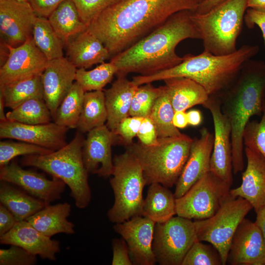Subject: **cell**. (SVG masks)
Listing matches in <instances>:
<instances>
[{"instance_id": "obj_1", "label": "cell", "mask_w": 265, "mask_h": 265, "mask_svg": "<svg viewBox=\"0 0 265 265\" xmlns=\"http://www.w3.org/2000/svg\"><path fill=\"white\" fill-rule=\"evenodd\" d=\"M198 4L196 0H122L103 11L87 29L101 41L112 57L150 34L174 14L194 10Z\"/></svg>"}, {"instance_id": "obj_2", "label": "cell", "mask_w": 265, "mask_h": 265, "mask_svg": "<svg viewBox=\"0 0 265 265\" xmlns=\"http://www.w3.org/2000/svg\"><path fill=\"white\" fill-rule=\"evenodd\" d=\"M191 13L185 10L174 14L150 34L112 56L110 61L117 69V76L131 73L148 76L181 63L184 57L177 54L178 45L186 39H201Z\"/></svg>"}, {"instance_id": "obj_3", "label": "cell", "mask_w": 265, "mask_h": 265, "mask_svg": "<svg viewBox=\"0 0 265 265\" xmlns=\"http://www.w3.org/2000/svg\"><path fill=\"white\" fill-rule=\"evenodd\" d=\"M259 50L257 45H244L226 55H215L204 50L196 55L187 54L181 63L173 68L151 75L134 76L132 80L139 86L173 77H186L201 85L209 96L219 97L234 84L245 63Z\"/></svg>"}, {"instance_id": "obj_4", "label": "cell", "mask_w": 265, "mask_h": 265, "mask_svg": "<svg viewBox=\"0 0 265 265\" xmlns=\"http://www.w3.org/2000/svg\"><path fill=\"white\" fill-rule=\"evenodd\" d=\"M221 111L231 127L233 173L244 168L243 133L254 115L262 116L265 100V62L250 59L234 84L219 97Z\"/></svg>"}, {"instance_id": "obj_5", "label": "cell", "mask_w": 265, "mask_h": 265, "mask_svg": "<svg viewBox=\"0 0 265 265\" xmlns=\"http://www.w3.org/2000/svg\"><path fill=\"white\" fill-rule=\"evenodd\" d=\"M84 139L82 133L78 131L73 139L61 149L46 155L25 156L20 162L23 166L37 168L63 181L80 209L86 208L91 199L88 173L82 156Z\"/></svg>"}, {"instance_id": "obj_6", "label": "cell", "mask_w": 265, "mask_h": 265, "mask_svg": "<svg viewBox=\"0 0 265 265\" xmlns=\"http://www.w3.org/2000/svg\"><path fill=\"white\" fill-rule=\"evenodd\" d=\"M192 138L185 134L159 138L156 145L140 142L126 146L139 161L146 185L159 183L170 188L176 185L189 156Z\"/></svg>"}, {"instance_id": "obj_7", "label": "cell", "mask_w": 265, "mask_h": 265, "mask_svg": "<svg viewBox=\"0 0 265 265\" xmlns=\"http://www.w3.org/2000/svg\"><path fill=\"white\" fill-rule=\"evenodd\" d=\"M248 0H225L204 13L192 10L191 18L201 36L204 50L218 55L237 50Z\"/></svg>"}, {"instance_id": "obj_8", "label": "cell", "mask_w": 265, "mask_h": 265, "mask_svg": "<svg viewBox=\"0 0 265 265\" xmlns=\"http://www.w3.org/2000/svg\"><path fill=\"white\" fill-rule=\"evenodd\" d=\"M113 161L114 169L109 182L114 202L107 216L115 224L141 215L142 192L146 183L139 161L130 152L126 150L115 155Z\"/></svg>"}, {"instance_id": "obj_9", "label": "cell", "mask_w": 265, "mask_h": 265, "mask_svg": "<svg viewBox=\"0 0 265 265\" xmlns=\"http://www.w3.org/2000/svg\"><path fill=\"white\" fill-rule=\"evenodd\" d=\"M246 200L230 194L212 216L194 221L198 240L207 242L219 252L222 265L227 260L234 235L241 221L252 209Z\"/></svg>"}, {"instance_id": "obj_10", "label": "cell", "mask_w": 265, "mask_h": 265, "mask_svg": "<svg viewBox=\"0 0 265 265\" xmlns=\"http://www.w3.org/2000/svg\"><path fill=\"white\" fill-rule=\"evenodd\" d=\"M231 186L209 172L176 198V215L195 220L212 216L230 195Z\"/></svg>"}, {"instance_id": "obj_11", "label": "cell", "mask_w": 265, "mask_h": 265, "mask_svg": "<svg viewBox=\"0 0 265 265\" xmlns=\"http://www.w3.org/2000/svg\"><path fill=\"white\" fill-rule=\"evenodd\" d=\"M197 237L194 221L177 215L155 224L152 249L160 265H181Z\"/></svg>"}, {"instance_id": "obj_12", "label": "cell", "mask_w": 265, "mask_h": 265, "mask_svg": "<svg viewBox=\"0 0 265 265\" xmlns=\"http://www.w3.org/2000/svg\"><path fill=\"white\" fill-rule=\"evenodd\" d=\"M203 106L210 111L214 126L210 171L231 186L233 182V167L230 122L221 111L218 97L210 96Z\"/></svg>"}, {"instance_id": "obj_13", "label": "cell", "mask_w": 265, "mask_h": 265, "mask_svg": "<svg viewBox=\"0 0 265 265\" xmlns=\"http://www.w3.org/2000/svg\"><path fill=\"white\" fill-rule=\"evenodd\" d=\"M0 180L10 183L48 205L61 198L66 187L62 180L32 170L23 169L13 159L0 167Z\"/></svg>"}, {"instance_id": "obj_14", "label": "cell", "mask_w": 265, "mask_h": 265, "mask_svg": "<svg viewBox=\"0 0 265 265\" xmlns=\"http://www.w3.org/2000/svg\"><path fill=\"white\" fill-rule=\"evenodd\" d=\"M8 53L0 68V87L41 74L48 60L35 44L32 36L22 44H4Z\"/></svg>"}, {"instance_id": "obj_15", "label": "cell", "mask_w": 265, "mask_h": 265, "mask_svg": "<svg viewBox=\"0 0 265 265\" xmlns=\"http://www.w3.org/2000/svg\"><path fill=\"white\" fill-rule=\"evenodd\" d=\"M155 224L148 218L139 215L113 225L115 232L126 241L133 265L157 263L152 249Z\"/></svg>"}, {"instance_id": "obj_16", "label": "cell", "mask_w": 265, "mask_h": 265, "mask_svg": "<svg viewBox=\"0 0 265 265\" xmlns=\"http://www.w3.org/2000/svg\"><path fill=\"white\" fill-rule=\"evenodd\" d=\"M69 129L54 122L29 125L7 120L0 122V137L26 142L55 151L67 144L66 134Z\"/></svg>"}, {"instance_id": "obj_17", "label": "cell", "mask_w": 265, "mask_h": 265, "mask_svg": "<svg viewBox=\"0 0 265 265\" xmlns=\"http://www.w3.org/2000/svg\"><path fill=\"white\" fill-rule=\"evenodd\" d=\"M231 265H265V239L256 224L244 218L232 238L227 260Z\"/></svg>"}, {"instance_id": "obj_18", "label": "cell", "mask_w": 265, "mask_h": 265, "mask_svg": "<svg viewBox=\"0 0 265 265\" xmlns=\"http://www.w3.org/2000/svg\"><path fill=\"white\" fill-rule=\"evenodd\" d=\"M36 16L28 2L0 0V32L4 43L16 47L32 36Z\"/></svg>"}, {"instance_id": "obj_19", "label": "cell", "mask_w": 265, "mask_h": 265, "mask_svg": "<svg viewBox=\"0 0 265 265\" xmlns=\"http://www.w3.org/2000/svg\"><path fill=\"white\" fill-rule=\"evenodd\" d=\"M214 134L206 127L200 131L199 137L192 139L187 160L175 185L176 198L183 195L197 181L210 171V160Z\"/></svg>"}, {"instance_id": "obj_20", "label": "cell", "mask_w": 265, "mask_h": 265, "mask_svg": "<svg viewBox=\"0 0 265 265\" xmlns=\"http://www.w3.org/2000/svg\"><path fill=\"white\" fill-rule=\"evenodd\" d=\"M115 136L106 125L89 131L84 139L82 156L87 172L99 177L112 175L114 165L111 146Z\"/></svg>"}, {"instance_id": "obj_21", "label": "cell", "mask_w": 265, "mask_h": 265, "mask_svg": "<svg viewBox=\"0 0 265 265\" xmlns=\"http://www.w3.org/2000/svg\"><path fill=\"white\" fill-rule=\"evenodd\" d=\"M77 68L64 56L49 60L41 74L44 100L55 118L61 102L75 80Z\"/></svg>"}, {"instance_id": "obj_22", "label": "cell", "mask_w": 265, "mask_h": 265, "mask_svg": "<svg viewBox=\"0 0 265 265\" xmlns=\"http://www.w3.org/2000/svg\"><path fill=\"white\" fill-rule=\"evenodd\" d=\"M35 229L26 220L18 221L7 233L0 236V243L20 246L43 260H56L60 242L52 239Z\"/></svg>"}, {"instance_id": "obj_23", "label": "cell", "mask_w": 265, "mask_h": 265, "mask_svg": "<svg viewBox=\"0 0 265 265\" xmlns=\"http://www.w3.org/2000/svg\"><path fill=\"white\" fill-rule=\"evenodd\" d=\"M247 166L238 187L231 189L234 197L248 201L256 213L265 206V158L259 153L245 147Z\"/></svg>"}, {"instance_id": "obj_24", "label": "cell", "mask_w": 265, "mask_h": 265, "mask_svg": "<svg viewBox=\"0 0 265 265\" xmlns=\"http://www.w3.org/2000/svg\"><path fill=\"white\" fill-rule=\"evenodd\" d=\"M66 46L67 58L78 68L86 69L111 57L101 41L87 29L75 36Z\"/></svg>"}, {"instance_id": "obj_25", "label": "cell", "mask_w": 265, "mask_h": 265, "mask_svg": "<svg viewBox=\"0 0 265 265\" xmlns=\"http://www.w3.org/2000/svg\"><path fill=\"white\" fill-rule=\"evenodd\" d=\"M138 86L126 76H117L104 92L107 112L106 125L112 132L123 119L130 116L132 99Z\"/></svg>"}, {"instance_id": "obj_26", "label": "cell", "mask_w": 265, "mask_h": 265, "mask_svg": "<svg viewBox=\"0 0 265 265\" xmlns=\"http://www.w3.org/2000/svg\"><path fill=\"white\" fill-rule=\"evenodd\" d=\"M71 206L67 203L48 205L26 220L38 231L51 237L59 233L74 234L75 225L67 218Z\"/></svg>"}, {"instance_id": "obj_27", "label": "cell", "mask_w": 265, "mask_h": 265, "mask_svg": "<svg viewBox=\"0 0 265 265\" xmlns=\"http://www.w3.org/2000/svg\"><path fill=\"white\" fill-rule=\"evenodd\" d=\"M175 112L186 111L195 106H203L209 98L205 89L195 81L186 77L163 80Z\"/></svg>"}, {"instance_id": "obj_28", "label": "cell", "mask_w": 265, "mask_h": 265, "mask_svg": "<svg viewBox=\"0 0 265 265\" xmlns=\"http://www.w3.org/2000/svg\"><path fill=\"white\" fill-rule=\"evenodd\" d=\"M175 215L174 193L160 184H150L144 200L141 215L157 223L164 222Z\"/></svg>"}, {"instance_id": "obj_29", "label": "cell", "mask_w": 265, "mask_h": 265, "mask_svg": "<svg viewBox=\"0 0 265 265\" xmlns=\"http://www.w3.org/2000/svg\"><path fill=\"white\" fill-rule=\"evenodd\" d=\"M0 203L13 213L18 221L26 220L48 205L19 187L2 181L0 183Z\"/></svg>"}, {"instance_id": "obj_30", "label": "cell", "mask_w": 265, "mask_h": 265, "mask_svg": "<svg viewBox=\"0 0 265 265\" xmlns=\"http://www.w3.org/2000/svg\"><path fill=\"white\" fill-rule=\"evenodd\" d=\"M48 19L65 45L73 37L87 28L72 0L63 1Z\"/></svg>"}, {"instance_id": "obj_31", "label": "cell", "mask_w": 265, "mask_h": 265, "mask_svg": "<svg viewBox=\"0 0 265 265\" xmlns=\"http://www.w3.org/2000/svg\"><path fill=\"white\" fill-rule=\"evenodd\" d=\"M107 112L104 92H85L81 111L76 129L83 133L106 125Z\"/></svg>"}, {"instance_id": "obj_32", "label": "cell", "mask_w": 265, "mask_h": 265, "mask_svg": "<svg viewBox=\"0 0 265 265\" xmlns=\"http://www.w3.org/2000/svg\"><path fill=\"white\" fill-rule=\"evenodd\" d=\"M41 74L0 87L5 107L13 109L29 99H44Z\"/></svg>"}, {"instance_id": "obj_33", "label": "cell", "mask_w": 265, "mask_h": 265, "mask_svg": "<svg viewBox=\"0 0 265 265\" xmlns=\"http://www.w3.org/2000/svg\"><path fill=\"white\" fill-rule=\"evenodd\" d=\"M32 38L37 48L48 61L63 57V41L55 33L47 18L36 16Z\"/></svg>"}, {"instance_id": "obj_34", "label": "cell", "mask_w": 265, "mask_h": 265, "mask_svg": "<svg viewBox=\"0 0 265 265\" xmlns=\"http://www.w3.org/2000/svg\"><path fill=\"white\" fill-rule=\"evenodd\" d=\"M175 113L169 95L164 85L156 100L149 117L152 120L159 138L179 136L183 135L173 123Z\"/></svg>"}, {"instance_id": "obj_35", "label": "cell", "mask_w": 265, "mask_h": 265, "mask_svg": "<svg viewBox=\"0 0 265 265\" xmlns=\"http://www.w3.org/2000/svg\"><path fill=\"white\" fill-rule=\"evenodd\" d=\"M7 120L29 125L47 124L53 119L44 99H29L6 113Z\"/></svg>"}, {"instance_id": "obj_36", "label": "cell", "mask_w": 265, "mask_h": 265, "mask_svg": "<svg viewBox=\"0 0 265 265\" xmlns=\"http://www.w3.org/2000/svg\"><path fill=\"white\" fill-rule=\"evenodd\" d=\"M84 93L82 88L75 81L59 105L53 122L69 129H76Z\"/></svg>"}, {"instance_id": "obj_37", "label": "cell", "mask_w": 265, "mask_h": 265, "mask_svg": "<svg viewBox=\"0 0 265 265\" xmlns=\"http://www.w3.org/2000/svg\"><path fill=\"white\" fill-rule=\"evenodd\" d=\"M117 73V69L113 63L104 62L91 70L77 69L75 81L85 92L102 90Z\"/></svg>"}, {"instance_id": "obj_38", "label": "cell", "mask_w": 265, "mask_h": 265, "mask_svg": "<svg viewBox=\"0 0 265 265\" xmlns=\"http://www.w3.org/2000/svg\"><path fill=\"white\" fill-rule=\"evenodd\" d=\"M152 83L139 85L133 96L129 116L149 117L153 107L161 94L163 86L154 87Z\"/></svg>"}, {"instance_id": "obj_39", "label": "cell", "mask_w": 265, "mask_h": 265, "mask_svg": "<svg viewBox=\"0 0 265 265\" xmlns=\"http://www.w3.org/2000/svg\"><path fill=\"white\" fill-rule=\"evenodd\" d=\"M1 140L0 142V167L8 164L19 156L46 155L52 152L50 150L28 142Z\"/></svg>"}, {"instance_id": "obj_40", "label": "cell", "mask_w": 265, "mask_h": 265, "mask_svg": "<svg viewBox=\"0 0 265 265\" xmlns=\"http://www.w3.org/2000/svg\"><path fill=\"white\" fill-rule=\"evenodd\" d=\"M221 256L212 244H207L198 240L189 248L181 265H221Z\"/></svg>"}, {"instance_id": "obj_41", "label": "cell", "mask_w": 265, "mask_h": 265, "mask_svg": "<svg viewBox=\"0 0 265 265\" xmlns=\"http://www.w3.org/2000/svg\"><path fill=\"white\" fill-rule=\"evenodd\" d=\"M243 145L261 154L265 158V100L259 121H249L243 133Z\"/></svg>"}, {"instance_id": "obj_42", "label": "cell", "mask_w": 265, "mask_h": 265, "mask_svg": "<svg viewBox=\"0 0 265 265\" xmlns=\"http://www.w3.org/2000/svg\"><path fill=\"white\" fill-rule=\"evenodd\" d=\"M122 0H72L82 21L88 26L103 11Z\"/></svg>"}, {"instance_id": "obj_43", "label": "cell", "mask_w": 265, "mask_h": 265, "mask_svg": "<svg viewBox=\"0 0 265 265\" xmlns=\"http://www.w3.org/2000/svg\"><path fill=\"white\" fill-rule=\"evenodd\" d=\"M37 260L24 248L10 245L7 249H0V265H34Z\"/></svg>"}, {"instance_id": "obj_44", "label": "cell", "mask_w": 265, "mask_h": 265, "mask_svg": "<svg viewBox=\"0 0 265 265\" xmlns=\"http://www.w3.org/2000/svg\"><path fill=\"white\" fill-rule=\"evenodd\" d=\"M144 118L129 116L123 119L113 132L115 136H118L126 146L133 143V138L137 132Z\"/></svg>"}, {"instance_id": "obj_45", "label": "cell", "mask_w": 265, "mask_h": 265, "mask_svg": "<svg viewBox=\"0 0 265 265\" xmlns=\"http://www.w3.org/2000/svg\"><path fill=\"white\" fill-rule=\"evenodd\" d=\"M139 142L146 146H153L159 142L156 127L149 117L144 118L136 135Z\"/></svg>"}, {"instance_id": "obj_46", "label": "cell", "mask_w": 265, "mask_h": 265, "mask_svg": "<svg viewBox=\"0 0 265 265\" xmlns=\"http://www.w3.org/2000/svg\"><path fill=\"white\" fill-rule=\"evenodd\" d=\"M112 265H132L128 246L123 238L112 240Z\"/></svg>"}, {"instance_id": "obj_47", "label": "cell", "mask_w": 265, "mask_h": 265, "mask_svg": "<svg viewBox=\"0 0 265 265\" xmlns=\"http://www.w3.org/2000/svg\"><path fill=\"white\" fill-rule=\"evenodd\" d=\"M64 0H27L37 16L48 18Z\"/></svg>"}, {"instance_id": "obj_48", "label": "cell", "mask_w": 265, "mask_h": 265, "mask_svg": "<svg viewBox=\"0 0 265 265\" xmlns=\"http://www.w3.org/2000/svg\"><path fill=\"white\" fill-rule=\"evenodd\" d=\"M244 22L248 28L252 29L255 25L260 27L263 34L265 47V12L248 8L244 14Z\"/></svg>"}, {"instance_id": "obj_49", "label": "cell", "mask_w": 265, "mask_h": 265, "mask_svg": "<svg viewBox=\"0 0 265 265\" xmlns=\"http://www.w3.org/2000/svg\"><path fill=\"white\" fill-rule=\"evenodd\" d=\"M18 221L13 213L4 206L0 204V236L11 230Z\"/></svg>"}, {"instance_id": "obj_50", "label": "cell", "mask_w": 265, "mask_h": 265, "mask_svg": "<svg viewBox=\"0 0 265 265\" xmlns=\"http://www.w3.org/2000/svg\"><path fill=\"white\" fill-rule=\"evenodd\" d=\"M173 123L178 129L185 128L188 125L186 111H175L173 118Z\"/></svg>"}, {"instance_id": "obj_51", "label": "cell", "mask_w": 265, "mask_h": 265, "mask_svg": "<svg viewBox=\"0 0 265 265\" xmlns=\"http://www.w3.org/2000/svg\"><path fill=\"white\" fill-rule=\"evenodd\" d=\"M188 125L197 127L199 126L202 121L203 117L201 112L198 109H191L186 112Z\"/></svg>"}, {"instance_id": "obj_52", "label": "cell", "mask_w": 265, "mask_h": 265, "mask_svg": "<svg viewBox=\"0 0 265 265\" xmlns=\"http://www.w3.org/2000/svg\"><path fill=\"white\" fill-rule=\"evenodd\" d=\"M224 0H205L198 4L195 9L192 11L196 13H204Z\"/></svg>"}, {"instance_id": "obj_53", "label": "cell", "mask_w": 265, "mask_h": 265, "mask_svg": "<svg viewBox=\"0 0 265 265\" xmlns=\"http://www.w3.org/2000/svg\"><path fill=\"white\" fill-rule=\"evenodd\" d=\"M256 213L255 223L260 229L265 239V206L260 209Z\"/></svg>"}, {"instance_id": "obj_54", "label": "cell", "mask_w": 265, "mask_h": 265, "mask_svg": "<svg viewBox=\"0 0 265 265\" xmlns=\"http://www.w3.org/2000/svg\"><path fill=\"white\" fill-rule=\"evenodd\" d=\"M247 8L265 12V0H248Z\"/></svg>"}, {"instance_id": "obj_55", "label": "cell", "mask_w": 265, "mask_h": 265, "mask_svg": "<svg viewBox=\"0 0 265 265\" xmlns=\"http://www.w3.org/2000/svg\"><path fill=\"white\" fill-rule=\"evenodd\" d=\"M5 107L3 97L0 94V122L7 120L6 114L4 113V108Z\"/></svg>"}, {"instance_id": "obj_56", "label": "cell", "mask_w": 265, "mask_h": 265, "mask_svg": "<svg viewBox=\"0 0 265 265\" xmlns=\"http://www.w3.org/2000/svg\"><path fill=\"white\" fill-rule=\"evenodd\" d=\"M197 2H198V4H200L202 2H203V1H204L205 0H196Z\"/></svg>"}, {"instance_id": "obj_57", "label": "cell", "mask_w": 265, "mask_h": 265, "mask_svg": "<svg viewBox=\"0 0 265 265\" xmlns=\"http://www.w3.org/2000/svg\"><path fill=\"white\" fill-rule=\"evenodd\" d=\"M17 1H21V2H27V0H16Z\"/></svg>"}]
</instances>
